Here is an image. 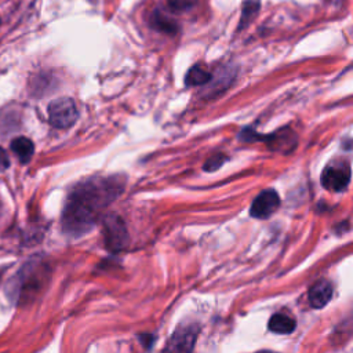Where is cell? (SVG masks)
Returning a JSON list of instances; mask_svg holds the SVG:
<instances>
[{
    "mask_svg": "<svg viewBox=\"0 0 353 353\" xmlns=\"http://www.w3.org/2000/svg\"><path fill=\"white\" fill-rule=\"evenodd\" d=\"M123 186L120 176H94L76 185L63 207V230L80 236L92 229L102 211L123 192Z\"/></svg>",
    "mask_w": 353,
    "mask_h": 353,
    "instance_id": "cell-1",
    "label": "cell"
},
{
    "mask_svg": "<svg viewBox=\"0 0 353 353\" xmlns=\"http://www.w3.org/2000/svg\"><path fill=\"white\" fill-rule=\"evenodd\" d=\"M77 108L73 99L68 97H62L58 99H54L48 105V119L51 125L55 128H69L74 124L77 120Z\"/></svg>",
    "mask_w": 353,
    "mask_h": 353,
    "instance_id": "cell-2",
    "label": "cell"
},
{
    "mask_svg": "<svg viewBox=\"0 0 353 353\" xmlns=\"http://www.w3.org/2000/svg\"><path fill=\"white\" fill-rule=\"evenodd\" d=\"M350 182V167L347 161H334L328 164L321 175V183L327 190L341 192Z\"/></svg>",
    "mask_w": 353,
    "mask_h": 353,
    "instance_id": "cell-3",
    "label": "cell"
},
{
    "mask_svg": "<svg viewBox=\"0 0 353 353\" xmlns=\"http://www.w3.org/2000/svg\"><path fill=\"white\" fill-rule=\"evenodd\" d=\"M103 239L106 248L110 251H119L125 247L128 241L127 229L124 222L117 215H108L103 221Z\"/></svg>",
    "mask_w": 353,
    "mask_h": 353,
    "instance_id": "cell-4",
    "label": "cell"
},
{
    "mask_svg": "<svg viewBox=\"0 0 353 353\" xmlns=\"http://www.w3.org/2000/svg\"><path fill=\"white\" fill-rule=\"evenodd\" d=\"M280 207V196L274 189H268L261 192L252 201L250 207V214L254 218L265 219L277 211Z\"/></svg>",
    "mask_w": 353,
    "mask_h": 353,
    "instance_id": "cell-5",
    "label": "cell"
},
{
    "mask_svg": "<svg viewBox=\"0 0 353 353\" xmlns=\"http://www.w3.org/2000/svg\"><path fill=\"white\" fill-rule=\"evenodd\" d=\"M199 335L197 325H183L175 330L164 350L168 352H190L194 347Z\"/></svg>",
    "mask_w": 353,
    "mask_h": 353,
    "instance_id": "cell-6",
    "label": "cell"
},
{
    "mask_svg": "<svg viewBox=\"0 0 353 353\" xmlns=\"http://www.w3.org/2000/svg\"><path fill=\"white\" fill-rule=\"evenodd\" d=\"M332 296V285L327 280H320L314 283L307 291V299L312 307L321 309L324 307Z\"/></svg>",
    "mask_w": 353,
    "mask_h": 353,
    "instance_id": "cell-7",
    "label": "cell"
},
{
    "mask_svg": "<svg viewBox=\"0 0 353 353\" xmlns=\"http://www.w3.org/2000/svg\"><path fill=\"white\" fill-rule=\"evenodd\" d=\"M265 139H268V145L277 152H290L296 145V137L288 128L274 131L272 135L266 137Z\"/></svg>",
    "mask_w": 353,
    "mask_h": 353,
    "instance_id": "cell-8",
    "label": "cell"
},
{
    "mask_svg": "<svg viewBox=\"0 0 353 353\" xmlns=\"http://www.w3.org/2000/svg\"><path fill=\"white\" fill-rule=\"evenodd\" d=\"M268 327L274 334L285 335V334H291L295 330L296 323L291 316L285 313H276L270 317Z\"/></svg>",
    "mask_w": 353,
    "mask_h": 353,
    "instance_id": "cell-9",
    "label": "cell"
},
{
    "mask_svg": "<svg viewBox=\"0 0 353 353\" xmlns=\"http://www.w3.org/2000/svg\"><path fill=\"white\" fill-rule=\"evenodd\" d=\"M11 150L19 159V161L25 164V163L30 161V159L33 156V152H34V145L29 138L18 137V138L12 139Z\"/></svg>",
    "mask_w": 353,
    "mask_h": 353,
    "instance_id": "cell-10",
    "label": "cell"
},
{
    "mask_svg": "<svg viewBox=\"0 0 353 353\" xmlns=\"http://www.w3.org/2000/svg\"><path fill=\"white\" fill-rule=\"evenodd\" d=\"M211 80V73L205 69H203L199 65H194L189 69L186 74V85L193 87V85H204Z\"/></svg>",
    "mask_w": 353,
    "mask_h": 353,
    "instance_id": "cell-11",
    "label": "cell"
},
{
    "mask_svg": "<svg viewBox=\"0 0 353 353\" xmlns=\"http://www.w3.org/2000/svg\"><path fill=\"white\" fill-rule=\"evenodd\" d=\"M152 26L154 29H157V30H160L163 33H168V34H174L178 30V25L172 19L167 18L165 15H163L160 12L153 14V17H152Z\"/></svg>",
    "mask_w": 353,
    "mask_h": 353,
    "instance_id": "cell-12",
    "label": "cell"
},
{
    "mask_svg": "<svg viewBox=\"0 0 353 353\" xmlns=\"http://www.w3.org/2000/svg\"><path fill=\"white\" fill-rule=\"evenodd\" d=\"M259 10V1L258 0H245L243 3V10H241V19L239 28H244L247 23L251 22V19L255 17V14Z\"/></svg>",
    "mask_w": 353,
    "mask_h": 353,
    "instance_id": "cell-13",
    "label": "cell"
},
{
    "mask_svg": "<svg viewBox=\"0 0 353 353\" xmlns=\"http://www.w3.org/2000/svg\"><path fill=\"white\" fill-rule=\"evenodd\" d=\"M197 0H167L172 11H185L196 4Z\"/></svg>",
    "mask_w": 353,
    "mask_h": 353,
    "instance_id": "cell-14",
    "label": "cell"
},
{
    "mask_svg": "<svg viewBox=\"0 0 353 353\" xmlns=\"http://www.w3.org/2000/svg\"><path fill=\"white\" fill-rule=\"evenodd\" d=\"M226 160H228V157H226V156L215 154V156H212L210 160H207V161H205V164H204V170H205V171H214V170L219 168V167H221Z\"/></svg>",
    "mask_w": 353,
    "mask_h": 353,
    "instance_id": "cell-15",
    "label": "cell"
},
{
    "mask_svg": "<svg viewBox=\"0 0 353 353\" xmlns=\"http://www.w3.org/2000/svg\"><path fill=\"white\" fill-rule=\"evenodd\" d=\"M8 165H10L8 156H7V153L4 152V149L0 148V172L6 171V170L8 168Z\"/></svg>",
    "mask_w": 353,
    "mask_h": 353,
    "instance_id": "cell-16",
    "label": "cell"
}]
</instances>
